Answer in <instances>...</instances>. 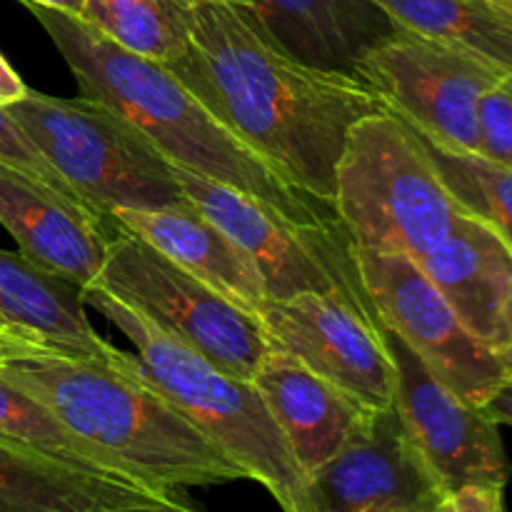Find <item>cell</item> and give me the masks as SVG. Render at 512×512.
I'll return each instance as SVG.
<instances>
[{
	"mask_svg": "<svg viewBox=\"0 0 512 512\" xmlns=\"http://www.w3.org/2000/svg\"><path fill=\"white\" fill-rule=\"evenodd\" d=\"M165 68L290 188L325 205L350 128L388 110L358 75L300 63L243 0H190V43Z\"/></svg>",
	"mask_w": 512,
	"mask_h": 512,
	"instance_id": "cell-1",
	"label": "cell"
},
{
	"mask_svg": "<svg viewBox=\"0 0 512 512\" xmlns=\"http://www.w3.org/2000/svg\"><path fill=\"white\" fill-rule=\"evenodd\" d=\"M0 375L160 498H180L183 488L248 480L243 468L138 373L133 353H125L120 365H105L18 345L0 358Z\"/></svg>",
	"mask_w": 512,
	"mask_h": 512,
	"instance_id": "cell-2",
	"label": "cell"
},
{
	"mask_svg": "<svg viewBox=\"0 0 512 512\" xmlns=\"http://www.w3.org/2000/svg\"><path fill=\"white\" fill-rule=\"evenodd\" d=\"M35 15L85 98L108 105L178 168L248 193L298 220H323L313 200L290 188L235 138L158 60L120 48L80 15L23 3Z\"/></svg>",
	"mask_w": 512,
	"mask_h": 512,
	"instance_id": "cell-3",
	"label": "cell"
},
{
	"mask_svg": "<svg viewBox=\"0 0 512 512\" xmlns=\"http://www.w3.org/2000/svg\"><path fill=\"white\" fill-rule=\"evenodd\" d=\"M83 300L130 340L138 373L243 468L245 478L263 485L283 512H313L308 475L253 380L220 370L103 288L90 285Z\"/></svg>",
	"mask_w": 512,
	"mask_h": 512,
	"instance_id": "cell-4",
	"label": "cell"
},
{
	"mask_svg": "<svg viewBox=\"0 0 512 512\" xmlns=\"http://www.w3.org/2000/svg\"><path fill=\"white\" fill-rule=\"evenodd\" d=\"M330 208L355 248L410 260L430 253L463 213L420 135L390 110L350 128Z\"/></svg>",
	"mask_w": 512,
	"mask_h": 512,
	"instance_id": "cell-5",
	"label": "cell"
},
{
	"mask_svg": "<svg viewBox=\"0 0 512 512\" xmlns=\"http://www.w3.org/2000/svg\"><path fill=\"white\" fill-rule=\"evenodd\" d=\"M8 113L85 208L108 223L118 210H158L188 200L173 163L98 100L55 98L28 88Z\"/></svg>",
	"mask_w": 512,
	"mask_h": 512,
	"instance_id": "cell-6",
	"label": "cell"
},
{
	"mask_svg": "<svg viewBox=\"0 0 512 512\" xmlns=\"http://www.w3.org/2000/svg\"><path fill=\"white\" fill-rule=\"evenodd\" d=\"M185 198L253 263L265 300L335 295L380 325L360 278L355 245L338 218L298 220L248 193L173 165Z\"/></svg>",
	"mask_w": 512,
	"mask_h": 512,
	"instance_id": "cell-7",
	"label": "cell"
},
{
	"mask_svg": "<svg viewBox=\"0 0 512 512\" xmlns=\"http://www.w3.org/2000/svg\"><path fill=\"white\" fill-rule=\"evenodd\" d=\"M93 285L240 380H253L270 350L258 315L225 300L135 235H110Z\"/></svg>",
	"mask_w": 512,
	"mask_h": 512,
	"instance_id": "cell-8",
	"label": "cell"
},
{
	"mask_svg": "<svg viewBox=\"0 0 512 512\" xmlns=\"http://www.w3.org/2000/svg\"><path fill=\"white\" fill-rule=\"evenodd\" d=\"M500 73L403 28L370 45L355 65V75L415 133L438 148L475 155L480 95Z\"/></svg>",
	"mask_w": 512,
	"mask_h": 512,
	"instance_id": "cell-9",
	"label": "cell"
},
{
	"mask_svg": "<svg viewBox=\"0 0 512 512\" xmlns=\"http://www.w3.org/2000/svg\"><path fill=\"white\" fill-rule=\"evenodd\" d=\"M355 258L380 323L395 330L465 403L485 408L510 380L498 353L465 328L415 260L360 248Z\"/></svg>",
	"mask_w": 512,
	"mask_h": 512,
	"instance_id": "cell-10",
	"label": "cell"
},
{
	"mask_svg": "<svg viewBox=\"0 0 512 512\" xmlns=\"http://www.w3.org/2000/svg\"><path fill=\"white\" fill-rule=\"evenodd\" d=\"M395 368V408L438 488H503L510 480L500 425L445 385L395 330L380 323Z\"/></svg>",
	"mask_w": 512,
	"mask_h": 512,
	"instance_id": "cell-11",
	"label": "cell"
},
{
	"mask_svg": "<svg viewBox=\"0 0 512 512\" xmlns=\"http://www.w3.org/2000/svg\"><path fill=\"white\" fill-rule=\"evenodd\" d=\"M268 345L293 355L368 410L395 405V368L380 325L335 295L265 300Z\"/></svg>",
	"mask_w": 512,
	"mask_h": 512,
	"instance_id": "cell-12",
	"label": "cell"
},
{
	"mask_svg": "<svg viewBox=\"0 0 512 512\" xmlns=\"http://www.w3.org/2000/svg\"><path fill=\"white\" fill-rule=\"evenodd\" d=\"M313 512L433 508L438 488L398 408L363 410L345 443L308 475Z\"/></svg>",
	"mask_w": 512,
	"mask_h": 512,
	"instance_id": "cell-13",
	"label": "cell"
},
{
	"mask_svg": "<svg viewBox=\"0 0 512 512\" xmlns=\"http://www.w3.org/2000/svg\"><path fill=\"white\" fill-rule=\"evenodd\" d=\"M0 225L30 263L83 290L98 278L115 233L83 203L5 163H0Z\"/></svg>",
	"mask_w": 512,
	"mask_h": 512,
	"instance_id": "cell-14",
	"label": "cell"
},
{
	"mask_svg": "<svg viewBox=\"0 0 512 512\" xmlns=\"http://www.w3.org/2000/svg\"><path fill=\"white\" fill-rule=\"evenodd\" d=\"M465 328L498 353L512 320V250L468 210L430 253L415 260Z\"/></svg>",
	"mask_w": 512,
	"mask_h": 512,
	"instance_id": "cell-15",
	"label": "cell"
},
{
	"mask_svg": "<svg viewBox=\"0 0 512 512\" xmlns=\"http://www.w3.org/2000/svg\"><path fill=\"white\" fill-rule=\"evenodd\" d=\"M0 335L68 358L120 365L123 350L100 338L85 315L83 288L0 248Z\"/></svg>",
	"mask_w": 512,
	"mask_h": 512,
	"instance_id": "cell-16",
	"label": "cell"
},
{
	"mask_svg": "<svg viewBox=\"0 0 512 512\" xmlns=\"http://www.w3.org/2000/svg\"><path fill=\"white\" fill-rule=\"evenodd\" d=\"M110 223L120 233L148 243L245 313L258 315L263 308L265 290L258 270L190 200L158 210H118L110 215Z\"/></svg>",
	"mask_w": 512,
	"mask_h": 512,
	"instance_id": "cell-17",
	"label": "cell"
},
{
	"mask_svg": "<svg viewBox=\"0 0 512 512\" xmlns=\"http://www.w3.org/2000/svg\"><path fill=\"white\" fill-rule=\"evenodd\" d=\"M253 385L305 475L345 443L360 413L368 410L298 358L275 348L260 360Z\"/></svg>",
	"mask_w": 512,
	"mask_h": 512,
	"instance_id": "cell-18",
	"label": "cell"
},
{
	"mask_svg": "<svg viewBox=\"0 0 512 512\" xmlns=\"http://www.w3.org/2000/svg\"><path fill=\"white\" fill-rule=\"evenodd\" d=\"M290 55L320 70L355 75L370 45L395 25L373 0H243Z\"/></svg>",
	"mask_w": 512,
	"mask_h": 512,
	"instance_id": "cell-19",
	"label": "cell"
},
{
	"mask_svg": "<svg viewBox=\"0 0 512 512\" xmlns=\"http://www.w3.org/2000/svg\"><path fill=\"white\" fill-rule=\"evenodd\" d=\"M145 500L170 498L0 440V512H103Z\"/></svg>",
	"mask_w": 512,
	"mask_h": 512,
	"instance_id": "cell-20",
	"label": "cell"
},
{
	"mask_svg": "<svg viewBox=\"0 0 512 512\" xmlns=\"http://www.w3.org/2000/svg\"><path fill=\"white\" fill-rule=\"evenodd\" d=\"M395 28L460 50L495 70H512L508 0H373Z\"/></svg>",
	"mask_w": 512,
	"mask_h": 512,
	"instance_id": "cell-21",
	"label": "cell"
},
{
	"mask_svg": "<svg viewBox=\"0 0 512 512\" xmlns=\"http://www.w3.org/2000/svg\"><path fill=\"white\" fill-rule=\"evenodd\" d=\"M0 440L15 445V448L58 460V463L83 470V473L138 485L123 470L115 468L105 455H100L85 440L70 433L38 398L20 390L18 385L8 383L3 375H0ZM138 488H143V485H138Z\"/></svg>",
	"mask_w": 512,
	"mask_h": 512,
	"instance_id": "cell-22",
	"label": "cell"
},
{
	"mask_svg": "<svg viewBox=\"0 0 512 512\" xmlns=\"http://www.w3.org/2000/svg\"><path fill=\"white\" fill-rule=\"evenodd\" d=\"M80 18L120 48L163 65L190 43V0H85Z\"/></svg>",
	"mask_w": 512,
	"mask_h": 512,
	"instance_id": "cell-23",
	"label": "cell"
},
{
	"mask_svg": "<svg viewBox=\"0 0 512 512\" xmlns=\"http://www.w3.org/2000/svg\"><path fill=\"white\" fill-rule=\"evenodd\" d=\"M440 178L460 208L495 230L512 250V170L475 153H455L420 135Z\"/></svg>",
	"mask_w": 512,
	"mask_h": 512,
	"instance_id": "cell-24",
	"label": "cell"
},
{
	"mask_svg": "<svg viewBox=\"0 0 512 512\" xmlns=\"http://www.w3.org/2000/svg\"><path fill=\"white\" fill-rule=\"evenodd\" d=\"M478 155L512 170V70L500 73L480 95Z\"/></svg>",
	"mask_w": 512,
	"mask_h": 512,
	"instance_id": "cell-25",
	"label": "cell"
},
{
	"mask_svg": "<svg viewBox=\"0 0 512 512\" xmlns=\"http://www.w3.org/2000/svg\"><path fill=\"white\" fill-rule=\"evenodd\" d=\"M0 163L13 165V168L23 170V173L48 183L50 188L60 190V193L68 195V198L83 203V200L68 188V183L60 178L58 170L45 160V155L35 148L33 140L25 135V130L15 123L13 115H10L8 108H3V105H0Z\"/></svg>",
	"mask_w": 512,
	"mask_h": 512,
	"instance_id": "cell-26",
	"label": "cell"
},
{
	"mask_svg": "<svg viewBox=\"0 0 512 512\" xmlns=\"http://www.w3.org/2000/svg\"><path fill=\"white\" fill-rule=\"evenodd\" d=\"M430 512H505L503 488H460L445 493Z\"/></svg>",
	"mask_w": 512,
	"mask_h": 512,
	"instance_id": "cell-27",
	"label": "cell"
},
{
	"mask_svg": "<svg viewBox=\"0 0 512 512\" xmlns=\"http://www.w3.org/2000/svg\"><path fill=\"white\" fill-rule=\"evenodd\" d=\"M25 93H28V85H25L23 78L15 73L13 65L0 55V105L8 108V105H13L15 100L23 98Z\"/></svg>",
	"mask_w": 512,
	"mask_h": 512,
	"instance_id": "cell-28",
	"label": "cell"
},
{
	"mask_svg": "<svg viewBox=\"0 0 512 512\" xmlns=\"http://www.w3.org/2000/svg\"><path fill=\"white\" fill-rule=\"evenodd\" d=\"M103 512H200L185 498H170V500H145V503H128L118 505Z\"/></svg>",
	"mask_w": 512,
	"mask_h": 512,
	"instance_id": "cell-29",
	"label": "cell"
},
{
	"mask_svg": "<svg viewBox=\"0 0 512 512\" xmlns=\"http://www.w3.org/2000/svg\"><path fill=\"white\" fill-rule=\"evenodd\" d=\"M485 410H488L490 418H493L495 423L510 425L512 428V378L493 395V398H490V403L485 405Z\"/></svg>",
	"mask_w": 512,
	"mask_h": 512,
	"instance_id": "cell-30",
	"label": "cell"
},
{
	"mask_svg": "<svg viewBox=\"0 0 512 512\" xmlns=\"http://www.w3.org/2000/svg\"><path fill=\"white\" fill-rule=\"evenodd\" d=\"M20 3L43 5V8H55V10H63V13H73V15H83V10H85V0H20Z\"/></svg>",
	"mask_w": 512,
	"mask_h": 512,
	"instance_id": "cell-31",
	"label": "cell"
},
{
	"mask_svg": "<svg viewBox=\"0 0 512 512\" xmlns=\"http://www.w3.org/2000/svg\"><path fill=\"white\" fill-rule=\"evenodd\" d=\"M498 358L503 360V365L508 368L510 378H512V320H510V328H508V335H505L503 345L498 348Z\"/></svg>",
	"mask_w": 512,
	"mask_h": 512,
	"instance_id": "cell-32",
	"label": "cell"
},
{
	"mask_svg": "<svg viewBox=\"0 0 512 512\" xmlns=\"http://www.w3.org/2000/svg\"><path fill=\"white\" fill-rule=\"evenodd\" d=\"M18 345H23V343H15V340H8V338H3V335H0V358H3V355H8L10 350L18 348Z\"/></svg>",
	"mask_w": 512,
	"mask_h": 512,
	"instance_id": "cell-33",
	"label": "cell"
},
{
	"mask_svg": "<svg viewBox=\"0 0 512 512\" xmlns=\"http://www.w3.org/2000/svg\"><path fill=\"white\" fill-rule=\"evenodd\" d=\"M433 508H400V510H385V512H430Z\"/></svg>",
	"mask_w": 512,
	"mask_h": 512,
	"instance_id": "cell-34",
	"label": "cell"
},
{
	"mask_svg": "<svg viewBox=\"0 0 512 512\" xmlns=\"http://www.w3.org/2000/svg\"><path fill=\"white\" fill-rule=\"evenodd\" d=\"M508 3H512V0H508Z\"/></svg>",
	"mask_w": 512,
	"mask_h": 512,
	"instance_id": "cell-35",
	"label": "cell"
}]
</instances>
